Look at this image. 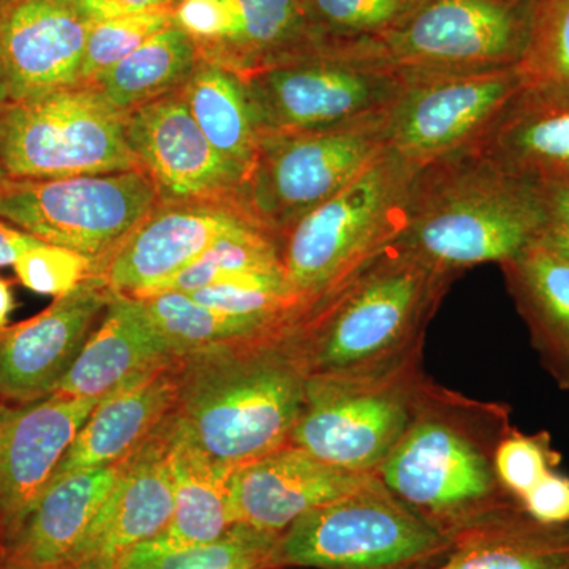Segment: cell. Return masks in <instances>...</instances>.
<instances>
[{"label":"cell","mask_w":569,"mask_h":569,"mask_svg":"<svg viewBox=\"0 0 569 569\" xmlns=\"http://www.w3.org/2000/svg\"><path fill=\"white\" fill-rule=\"evenodd\" d=\"M500 266L542 367L569 391V258L535 241Z\"/></svg>","instance_id":"cell-26"},{"label":"cell","mask_w":569,"mask_h":569,"mask_svg":"<svg viewBox=\"0 0 569 569\" xmlns=\"http://www.w3.org/2000/svg\"><path fill=\"white\" fill-rule=\"evenodd\" d=\"M0 569H6V556H3L2 549H0Z\"/></svg>","instance_id":"cell-45"},{"label":"cell","mask_w":569,"mask_h":569,"mask_svg":"<svg viewBox=\"0 0 569 569\" xmlns=\"http://www.w3.org/2000/svg\"><path fill=\"white\" fill-rule=\"evenodd\" d=\"M123 123L127 142L162 203L239 200L246 171L216 151L181 92L142 104L123 116Z\"/></svg>","instance_id":"cell-16"},{"label":"cell","mask_w":569,"mask_h":569,"mask_svg":"<svg viewBox=\"0 0 569 569\" xmlns=\"http://www.w3.org/2000/svg\"><path fill=\"white\" fill-rule=\"evenodd\" d=\"M17 309L14 298V282L7 277L0 276V331L10 326L11 313Z\"/></svg>","instance_id":"cell-44"},{"label":"cell","mask_w":569,"mask_h":569,"mask_svg":"<svg viewBox=\"0 0 569 569\" xmlns=\"http://www.w3.org/2000/svg\"><path fill=\"white\" fill-rule=\"evenodd\" d=\"M181 0H71L89 24L152 10H173Z\"/></svg>","instance_id":"cell-42"},{"label":"cell","mask_w":569,"mask_h":569,"mask_svg":"<svg viewBox=\"0 0 569 569\" xmlns=\"http://www.w3.org/2000/svg\"><path fill=\"white\" fill-rule=\"evenodd\" d=\"M280 535L233 523L222 537L206 545L123 569H266L277 568Z\"/></svg>","instance_id":"cell-35"},{"label":"cell","mask_w":569,"mask_h":569,"mask_svg":"<svg viewBox=\"0 0 569 569\" xmlns=\"http://www.w3.org/2000/svg\"><path fill=\"white\" fill-rule=\"evenodd\" d=\"M541 223L537 186L468 151L419 168L392 246L459 277L473 266L507 263L538 241Z\"/></svg>","instance_id":"cell-4"},{"label":"cell","mask_w":569,"mask_h":569,"mask_svg":"<svg viewBox=\"0 0 569 569\" xmlns=\"http://www.w3.org/2000/svg\"><path fill=\"white\" fill-rule=\"evenodd\" d=\"M419 0H302L318 48L376 39L418 6Z\"/></svg>","instance_id":"cell-33"},{"label":"cell","mask_w":569,"mask_h":569,"mask_svg":"<svg viewBox=\"0 0 569 569\" xmlns=\"http://www.w3.org/2000/svg\"><path fill=\"white\" fill-rule=\"evenodd\" d=\"M518 69L527 86L569 93V0H533Z\"/></svg>","instance_id":"cell-34"},{"label":"cell","mask_w":569,"mask_h":569,"mask_svg":"<svg viewBox=\"0 0 569 569\" xmlns=\"http://www.w3.org/2000/svg\"><path fill=\"white\" fill-rule=\"evenodd\" d=\"M93 261L66 247L40 242L13 264L18 282L37 295L59 298L91 276Z\"/></svg>","instance_id":"cell-38"},{"label":"cell","mask_w":569,"mask_h":569,"mask_svg":"<svg viewBox=\"0 0 569 569\" xmlns=\"http://www.w3.org/2000/svg\"><path fill=\"white\" fill-rule=\"evenodd\" d=\"M179 92L216 151L247 174L261 133L244 78L201 59Z\"/></svg>","instance_id":"cell-29"},{"label":"cell","mask_w":569,"mask_h":569,"mask_svg":"<svg viewBox=\"0 0 569 569\" xmlns=\"http://www.w3.org/2000/svg\"><path fill=\"white\" fill-rule=\"evenodd\" d=\"M162 204L148 171L62 179L0 178V219L92 261L121 244Z\"/></svg>","instance_id":"cell-11"},{"label":"cell","mask_w":569,"mask_h":569,"mask_svg":"<svg viewBox=\"0 0 569 569\" xmlns=\"http://www.w3.org/2000/svg\"><path fill=\"white\" fill-rule=\"evenodd\" d=\"M458 276L391 246L291 326L309 377L378 376L421 358L427 325Z\"/></svg>","instance_id":"cell-3"},{"label":"cell","mask_w":569,"mask_h":569,"mask_svg":"<svg viewBox=\"0 0 569 569\" xmlns=\"http://www.w3.org/2000/svg\"><path fill=\"white\" fill-rule=\"evenodd\" d=\"M252 222L260 220L241 200L162 203L121 244L93 261L89 277L114 293L140 298L197 261L220 236Z\"/></svg>","instance_id":"cell-14"},{"label":"cell","mask_w":569,"mask_h":569,"mask_svg":"<svg viewBox=\"0 0 569 569\" xmlns=\"http://www.w3.org/2000/svg\"><path fill=\"white\" fill-rule=\"evenodd\" d=\"M102 397L50 395L0 402V549L11 542L47 490L71 441Z\"/></svg>","instance_id":"cell-15"},{"label":"cell","mask_w":569,"mask_h":569,"mask_svg":"<svg viewBox=\"0 0 569 569\" xmlns=\"http://www.w3.org/2000/svg\"><path fill=\"white\" fill-rule=\"evenodd\" d=\"M168 443L170 418L123 460L110 497L59 569H119L134 548L163 531L173 515Z\"/></svg>","instance_id":"cell-19"},{"label":"cell","mask_w":569,"mask_h":569,"mask_svg":"<svg viewBox=\"0 0 569 569\" xmlns=\"http://www.w3.org/2000/svg\"><path fill=\"white\" fill-rule=\"evenodd\" d=\"M89 31L71 0H0V104L80 84Z\"/></svg>","instance_id":"cell-17"},{"label":"cell","mask_w":569,"mask_h":569,"mask_svg":"<svg viewBox=\"0 0 569 569\" xmlns=\"http://www.w3.org/2000/svg\"><path fill=\"white\" fill-rule=\"evenodd\" d=\"M123 460L51 482L7 550L6 569L61 568L110 497Z\"/></svg>","instance_id":"cell-25"},{"label":"cell","mask_w":569,"mask_h":569,"mask_svg":"<svg viewBox=\"0 0 569 569\" xmlns=\"http://www.w3.org/2000/svg\"><path fill=\"white\" fill-rule=\"evenodd\" d=\"M263 134L332 129L388 112L406 73L331 50H316L246 74Z\"/></svg>","instance_id":"cell-12"},{"label":"cell","mask_w":569,"mask_h":569,"mask_svg":"<svg viewBox=\"0 0 569 569\" xmlns=\"http://www.w3.org/2000/svg\"><path fill=\"white\" fill-rule=\"evenodd\" d=\"M230 11L227 36L198 48L200 58L246 77L317 50L302 0H222Z\"/></svg>","instance_id":"cell-27"},{"label":"cell","mask_w":569,"mask_h":569,"mask_svg":"<svg viewBox=\"0 0 569 569\" xmlns=\"http://www.w3.org/2000/svg\"><path fill=\"white\" fill-rule=\"evenodd\" d=\"M179 359L130 378L103 396L71 441L48 486L80 471L114 466L144 443L174 411Z\"/></svg>","instance_id":"cell-21"},{"label":"cell","mask_w":569,"mask_h":569,"mask_svg":"<svg viewBox=\"0 0 569 569\" xmlns=\"http://www.w3.org/2000/svg\"><path fill=\"white\" fill-rule=\"evenodd\" d=\"M493 463L501 486L520 505L527 492L559 468L560 455L548 432L529 436L511 427L497 445Z\"/></svg>","instance_id":"cell-37"},{"label":"cell","mask_w":569,"mask_h":569,"mask_svg":"<svg viewBox=\"0 0 569 569\" xmlns=\"http://www.w3.org/2000/svg\"><path fill=\"white\" fill-rule=\"evenodd\" d=\"M291 325L181 356L176 433L230 470L290 443L309 378Z\"/></svg>","instance_id":"cell-1"},{"label":"cell","mask_w":569,"mask_h":569,"mask_svg":"<svg viewBox=\"0 0 569 569\" xmlns=\"http://www.w3.org/2000/svg\"><path fill=\"white\" fill-rule=\"evenodd\" d=\"M427 569H569V523L546 526L518 509L458 539Z\"/></svg>","instance_id":"cell-28"},{"label":"cell","mask_w":569,"mask_h":569,"mask_svg":"<svg viewBox=\"0 0 569 569\" xmlns=\"http://www.w3.org/2000/svg\"><path fill=\"white\" fill-rule=\"evenodd\" d=\"M533 0H419L376 39L328 47L400 73H447L518 66Z\"/></svg>","instance_id":"cell-9"},{"label":"cell","mask_w":569,"mask_h":569,"mask_svg":"<svg viewBox=\"0 0 569 569\" xmlns=\"http://www.w3.org/2000/svg\"><path fill=\"white\" fill-rule=\"evenodd\" d=\"M419 168L387 149L280 236L284 279L301 312L350 282L407 222Z\"/></svg>","instance_id":"cell-5"},{"label":"cell","mask_w":569,"mask_h":569,"mask_svg":"<svg viewBox=\"0 0 569 569\" xmlns=\"http://www.w3.org/2000/svg\"><path fill=\"white\" fill-rule=\"evenodd\" d=\"M526 88L518 66L406 73L387 114L388 148L417 168L477 151Z\"/></svg>","instance_id":"cell-13"},{"label":"cell","mask_w":569,"mask_h":569,"mask_svg":"<svg viewBox=\"0 0 569 569\" xmlns=\"http://www.w3.org/2000/svg\"><path fill=\"white\" fill-rule=\"evenodd\" d=\"M508 407L427 385L413 422L377 477L418 518L455 545L520 505L497 477Z\"/></svg>","instance_id":"cell-2"},{"label":"cell","mask_w":569,"mask_h":569,"mask_svg":"<svg viewBox=\"0 0 569 569\" xmlns=\"http://www.w3.org/2000/svg\"><path fill=\"white\" fill-rule=\"evenodd\" d=\"M121 112L92 84L0 104V178L62 179L140 170Z\"/></svg>","instance_id":"cell-7"},{"label":"cell","mask_w":569,"mask_h":569,"mask_svg":"<svg viewBox=\"0 0 569 569\" xmlns=\"http://www.w3.org/2000/svg\"><path fill=\"white\" fill-rule=\"evenodd\" d=\"M174 22L200 48L222 40L231 17L222 0H181L174 7Z\"/></svg>","instance_id":"cell-39"},{"label":"cell","mask_w":569,"mask_h":569,"mask_svg":"<svg viewBox=\"0 0 569 569\" xmlns=\"http://www.w3.org/2000/svg\"><path fill=\"white\" fill-rule=\"evenodd\" d=\"M141 301L153 325L182 355L263 336L291 320L266 321L230 316L200 305L186 293L153 295L141 298Z\"/></svg>","instance_id":"cell-32"},{"label":"cell","mask_w":569,"mask_h":569,"mask_svg":"<svg viewBox=\"0 0 569 569\" xmlns=\"http://www.w3.org/2000/svg\"><path fill=\"white\" fill-rule=\"evenodd\" d=\"M452 542L418 518L377 475L347 496L312 509L282 531L277 567L427 569Z\"/></svg>","instance_id":"cell-6"},{"label":"cell","mask_w":569,"mask_h":569,"mask_svg":"<svg viewBox=\"0 0 569 569\" xmlns=\"http://www.w3.org/2000/svg\"><path fill=\"white\" fill-rule=\"evenodd\" d=\"M266 569H298V568H284V567H277V568H266Z\"/></svg>","instance_id":"cell-46"},{"label":"cell","mask_w":569,"mask_h":569,"mask_svg":"<svg viewBox=\"0 0 569 569\" xmlns=\"http://www.w3.org/2000/svg\"><path fill=\"white\" fill-rule=\"evenodd\" d=\"M40 239L26 233L7 220L0 219V268L17 263L22 253L40 244Z\"/></svg>","instance_id":"cell-43"},{"label":"cell","mask_w":569,"mask_h":569,"mask_svg":"<svg viewBox=\"0 0 569 569\" xmlns=\"http://www.w3.org/2000/svg\"><path fill=\"white\" fill-rule=\"evenodd\" d=\"M181 356L153 325L141 299L112 291L99 328L52 395L103 397L130 378Z\"/></svg>","instance_id":"cell-22"},{"label":"cell","mask_w":569,"mask_h":569,"mask_svg":"<svg viewBox=\"0 0 569 569\" xmlns=\"http://www.w3.org/2000/svg\"><path fill=\"white\" fill-rule=\"evenodd\" d=\"M263 271H283L279 236L263 223H247L220 236L197 261L138 299L160 293L189 295L228 277Z\"/></svg>","instance_id":"cell-31"},{"label":"cell","mask_w":569,"mask_h":569,"mask_svg":"<svg viewBox=\"0 0 569 569\" xmlns=\"http://www.w3.org/2000/svg\"><path fill=\"white\" fill-rule=\"evenodd\" d=\"M112 291L88 277L69 293L20 323L0 331V397L26 403L52 395L66 377Z\"/></svg>","instance_id":"cell-18"},{"label":"cell","mask_w":569,"mask_h":569,"mask_svg":"<svg viewBox=\"0 0 569 569\" xmlns=\"http://www.w3.org/2000/svg\"><path fill=\"white\" fill-rule=\"evenodd\" d=\"M387 114L312 132L263 134L239 200L280 239L387 151Z\"/></svg>","instance_id":"cell-10"},{"label":"cell","mask_w":569,"mask_h":569,"mask_svg":"<svg viewBox=\"0 0 569 569\" xmlns=\"http://www.w3.org/2000/svg\"><path fill=\"white\" fill-rule=\"evenodd\" d=\"M526 515L546 526L569 523V477L560 468L550 471L520 500Z\"/></svg>","instance_id":"cell-40"},{"label":"cell","mask_w":569,"mask_h":569,"mask_svg":"<svg viewBox=\"0 0 569 569\" xmlns=\"http://www.w3.org/2000/svg\"><path fill=\"white\" fill-rule=\"evenodd\" d=\"M171 24H174V9L144 11L92 24L82 59L80 84L96 80Z\"/></svg>","instance_id":"cell-36"},{"label":"cell","mask_w":569,"mask_h":569,"mask_svg":"<svg viewBox=\"0 0 569 569\" xmlns=\"http://www.w3.org/2000/svg\"><path fill=\"white\" fill-rule=\"evenodd\" d=\"M370 477L328 466L287 443L231 471V518L233 523L280 535L307 512L347 496Z\"/></svg>","instance_id":"cell-20"},{"label":"cell","mask_w":569,"mask_h":569,"mask_svg":"<svg viewBox=\"0 0 569 569\" xmlns=\"http://www.w3.org/2000/svg\"><path fill=\"white\" fill-rule=\"evenodd\" d=\"M429 381L421 358L378 376L309 377L290 443L340 470L377 475L406 437Z\"/></svg>","instance_id":"cell-8"},{"label":"cell","mask_w":569,"mask_h":569,"mask_svg":"<svg viewBox=\"0 0 569 569\" xmlns=\"http://www.w3.org/2000/svg\"><path fill=\"white\" fill-rule=\"evenodd\" d=\"M168 463L173 477V515L157 537L142 542L121 568L162 559L206 545L233 526L230 509V468L219 466L176 433L170 417Z\"/></svg>","instance_id":"cell-23"},{"label":"cell","mask_w":569,"mask_h":569,"mask_svg":"<svg viewBox=\"0 0 569 569\" xmlns=\"http://www.w3.org/2000/svg\"><path fill=\"white\" fill-rule=\"evenodd\" d=\"M477 151L533 186L569 183V93L527 86Z\"/></svg>","instance_id":"cell-24"},{"label":"cell","mask_w":569,"mask_h":569,"mask_svg":"<svg viewBox=\"0 0 569 569\" xmlns=\"http://www.w3.org/2000/svg\"><path fill=\"white\" fill-rule=\"evenodd\" d=\"M537 190L542 216L538 241L569 258V183H542Z\"/></svg>","instance_id":"cell-41"},{"label":"cell","mask_w":569,"mask_h":569,"mask_svg":"<svg viewBox=\"0 0 569 569\" xmlns=\"http://www.w3.org/2000/svg\"><path fill=\"white\" fill-rule=\"evenodd\" d=\"M200 61L197 43L174 22L88 84L96 86L107 102L126 116L179 91Z\"/></svg>","instance_id":"cell-30"}]
</instances>
